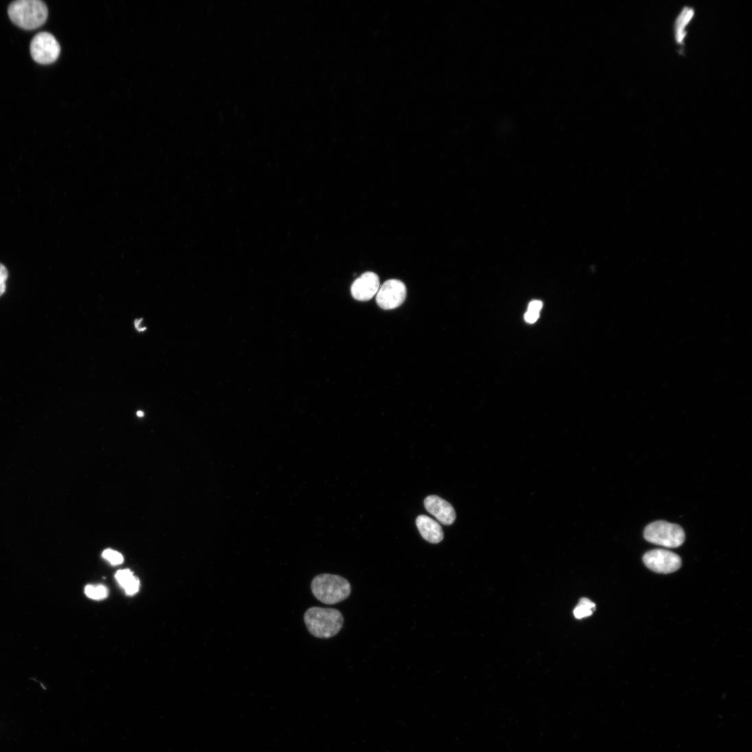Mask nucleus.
<instances>
[{"mask_svg":"<svg viewBox=\"0 0 752 752\" xmlns=\"http://www.w3.org/2000/svg\"><path fill=\"white\" fill-rule=\"evenodd\" d=\"M539 317V312L532 310H528L525 316L526 320L529 323L535 322L538 320Z\"/></svg>","mask_w":752,"mask_h":752,"instance_id":"obj_18","label":"nucleus"},{"mask_svg":"<svg viewBox=\"0 0 752 752\" xmlns=\"http://www.w3.org/2000/svg\"><path fill=\"white\" fill-rule=\"evenodd\" d=\"M694 10L689 8H685L681 12L680 16L677 20L675 25V34L677 41L682 44L686 35L685 27L689 24L694 16Z\"/></svg>","mask_w":752,"mask_h":752,"instance_id":"obj_11","label":"nucleus"},{"mask_svg":"<svg viewBox=\"0 0 752 752\" xmlns=\"http://www.w3.org/2000/svg\"><path fill=\"white\" fill-rule=\"evenodd\" d=\"M596 609V604L587 598H582L574 611L576 619L590 617Z\"/></svg>","mask_w":752,"mask_h":752,"instance_id":"obj_12","label":"nucleus"},{"mask_svg":"<svg viewBox=\"0 0 752 752\" xmlns=\"http://www.w3.org/2000/svg\"><path fill=\"white\" fill-rule=\"evenodd\" d=\"M416 525L421 537L430 543L438 544L443 540L444 532L442 527L429 516H418Z\"/></svg>","mask_w":752,"mask_h":752,"instance_id":"obj_10","label":"nucleus"},{"mask_svg":"<svg viewBox=\"0 0 752 752\" xmlns=\"http://www.w3.org/2000/svg\"><path fill=\"white\" fill-rule=\"evenodd\" d=\"M304 620L309 632L320 639L335 637L344 625L342 614L333 608L311 607L307 610Z\"/></svg>","mask_w":752,"mask_h":752,"instance_id":"obj_1","label":"nucleus"},{"mask_svg":"<svg viewBox=\"0 0 752 752\" xmlns=\"http://www.w3.org/2000/svg\"><path fill=\"white\" fill-rule=\"evenodd\" d=\"M8 278V271L6 267L0 263V296H2L6 291V282Z\"/></svg>","mask_w":752,"mask_h":752,"instance_id":"obj_16","label":"nucleus"},{"mask_svg":"<svg viewBox=\"0 0 752 752\" xmlns=\"http://www.w3.org/2000/svg\"><path fill=\"white\" fill-rule=\"evenodd\" d=\"M123 588L124 589L126 594L130 596L134 595L139 591V581L136 577H134Z\"/></svg>","mask_w":752,"mask_h":752,"instance_id":"obj_17","label":"nucleus"},{"mask_svg":"<svg viewBox=\"0 0 752 752\" xmlns=\"http://www.w3.org/2000/svg\"><path fill=\"white\" fill-rule=\"evenodd\" d=\"M542 307H543V303H541V301H533L530 303L528 310H532V311L540 312L541 309H542Z\"/></svg>","mask_w":752,"mask_h":752,"instance_id":"obj_19","label":"nucleus"},{"mask_svg":"<svg viewBox=\"0 0 752 752\" xmlns=\"http://www.w3.org/2000/svg\"><path fill=\"white\" fill-rule=\"evenodd\" d=\"M30 52L36 62L48 65L57 61L61 53V47L53 34L40 32L31 42Z\"/></svg>","mask_w":752,"mask_h":752,"instance_id":"obj_5","label":"nucleus"},{"mask_svg":"<svg viewBox=\"0 0 752 752\" xmlns=\"http://www.w3.org/2000/svg\"><path fill=\"white\" fill-rule=\"evenodd\" d=\"M134 577L133 574L128 569L119 571L116 574V579L122 587L128 584Z\"/></svg>","mask_w":752,"mask_h":752,"instance_id":"obj_15","label":"nucleus"},{"mask_svg":"<svg viewBox=\"0 0 752 752\" xmlns=\"http://www.w3.org/2000/svg\"><path fill=\"white\" fill-rule=\"evenodd\" d=\"M645 565L651 571L668 574L676 572L681 567V559L674 552L656 549L646 552L643 557Z\"/></svg>","mask_w":752,"mask_h":752,"instance_id":"obj_6","label":"nucleus"},{"mask_svg":"<svg viewBox=\"0 0 752 752\" xmlns=\"http://www.w3.org/2000/svg\"><path fill=\"white\" fill-rule=\"evenodd\" d=\"M11 21L19 27L32 30L42 26L48 19L49 10L40 0H17L8 8Z\"/></svg>","mask_w":752,"mask_h":752,"instance_id":"obj_2","label":"nucleus"},{"mask_svg":"<svg viewBox=\"0 0 752 752\" xmlns=\"http://www.w3.org/2000/svg\"><path fill=\"white\" fill-rule=\"evenodd\" d=\"M644 536L651 543L670 548L680 547L685 539L681 527L666 521L649 524L644 530Z\"/></svg>","mask_w":752,"mask_h":752,"instance_id":"obj_4","label":"nucleus"},{"mask_svg":"<svg viewBox=\"0 0 752 752\" xmlns=\"http://www.w3.org/2000/svg\"><path fill=\"white\" fill-rule=\"evenodd\" d=\"M137 414L139 417H143L145 416V413L143 411H138Z\"/></svg>","mask_w":752,"mask_h":752,"instance_id":"obj_21","label":"nucleus"},{"mask_svg":"<svg viewBox=\"0 0 752 752\" xmlns=\"http://www.w3.org/2000/svg\"><path fill=\"white\" fill-rule=\"evenodd\" d=\"M406 296L407 290L403 282L398 279H390L379 290L376 302L383 309H394L403 303Z\"/></svg>","mask_w":752,"mask_h":752,"instance_id":"obj_7","label":"nucleus"},{"mask_svg":"<svg viewBox=\"0 0 752 752\" xmlns=\"http://www.w3.org/2000/svg\"><path fill=\"white\" fill-rule=\"evenodd\" d=\"M425 506L429 513L445 526L452 525L456 518L454 507L448 502L437 495H431L425 500Z\"/></svg>","mask_w":752,"mask_h":752,"instance_id":"obj_9","label":"nucleus"},{"mask_svg":"<svg viewBox=\"0 0 752 752\" xmlns=\"http://www.w3.org/2000/svg\"><path fill=\"white\" fill-rule=\"evenodd\" d=\"M380 288V280L377 274L366 272L357 278L351 287L353 297L359 301L371 300Z\"/></svg>","mask_w":752,"mask_h":752,"instance_id":"obj_8","label":"nucleus"},{"mask_svg":"<svg viewBox=\"0 0 752 752\" xmlns=\"http://www.w3.org/2000/svg\"><path fill=\"white\" fill-rule=\"evenodd\" d=\"M103 557L113 565H119L124 562L123 555L112 549H107L103 552Z\"/></svg>","mask_w":752,"mask_h":752,"instance_id":"obj_14","label":"nucleus"},{"mask_svg":"<svg viewBox=\"0 0 752 752\" xmlns=\"http://www.w3.org/2000/svg\"><path fill=\"white\" fill-rule=\"evenodd\" d=\"M85 594L93 600H103L108 597V589L104 585H87L84 589Z\"/></svg>","mask_w":752,"mask_h":752,"instance_id":"obj_13","label":"nucleus"},{"mask_svg":"<svg viewBox=\"0 0 752 752\" xmlns=\"http://www.w3.org/2000/svg\"><path fill=\"white\" fill-rule=\"evenodd\" d=\"M143 320V318H139V319L135 320V321H134V327L136 328V330L138 331L139 332H143V331H145V330H144L143 328L141 327V323H142Z\"/></svg>","mask_w":752,"mask_h":752,"instance_id":"obj_20","label":"nucleus"},{"mask_svg":"<svg viewBox=\"0 0 752 752\" xmlns=\"http://www.w3.org/2000/svg\"><path fill=\"white\" fill-rule=\"evenodd\" d=\"M312 591L319 601L325 604H335L345 600L351 594L350 583L343 577L332 574H320L312 582Z\"/></svg>","mask_w":752,"mask_h":752,"instance_id":"obj_3","label":"nucleus"}]
</instances>
